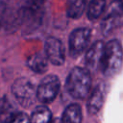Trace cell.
Instances as JSON below:
<instances>
[{"instance_id": "cell-3", "label": "cell", "mask_w": 123, "mask_h": 123, "mask_svg": "<svg viewBox=\"0 0 123 123\" xmlns=\"http://www.w3.org/2000/svg\"><path fill=\"white\" fill-rule=\"evenodd\" d=\"M45 0H26L19 9L17 20L28 30H34L40 24L44 13Z\"/></svg>"}, {"instance_id": "cell-20", "label": "cell", "mask_w": 123, "mask_h": 123, "mask_svg": "<svg viewBox=\"0 0 123 123\" xmlns=\"http://www.w3.org/2000/svg\"><path fill=\"white\" fill-rule=\"evenodd\" d=\"M0 27H1V22H0Z\"/></svg>"}, {"instance_id": "cell-19", "label": "cell", "mask_w": 123, "mask_h": 123, "mask_svg": "<svg viewBox=\"0 0 123 123\" xmlns=\"http://www.w3.org/2000/svg\"><path fill=\"white\" fill-rule=\"evenodd\" d=\"M52 123H62V120H61V118H56L52 121Z\"/></svg>"}, {"instance_id": "cell-17", "label": "cell", "mask_w": 123, "mask_h": 123, "mask_svg": "<svg viewBox=\"0 0 123 123\" xmlns=\"http://www.w3.org/2000/svg\"><path fill=\"white\" fill-rule=\"evenodd\" d=\"M10 123H30V117L25 112H18Z\"/></svg>"}, {"instance_id": "cell-4", "label": "cell", "mask_w": 123, "mask_h": 123, "mask_svg": "<svg viewBox=\"0 0 123 123\" xmlns=\"http://www.w3.org/2000/svg\"><path fill=\"white\" fill-rule=\"evenodd\" d=\"M11 91L17 103L25 109L31 108L37 100L35 85L25 77L17 78L12 83Z\"/></svg>"}, {"instance_id": "cell-1", "label": "cell", "mask_w": 123, "mask_h": 123, "mask_svg": "<svg viewBox=\"0 0 123 123\" xmlns=\"http://www.w3.org/2000/svg\"><path fill=\"white\" fill-rule=\"evenodd\" d=\"M65 87L71 97L86 98L91 88V77L88 70L83 67H74L66 78Z\"/></svg>"}, {"instance_id": "cell-11", "label": "cell", "mask_w": 123, "mask_h": 123, "mask_svg": "<svg viewBox=\"0 0 123 123\" xmlns=\"http://www.w3.org/2000/svg\"><path fill=\"white\" fill-rule=\"evenodd\" d=\"M18 112L16 106L7 95L0 98V123H10Z\"/></svg>"}, {"instance_id": "cell-8", "label": "cell", "mask_w": 123, "mask_h": 123, "mask_svg": "<svg viewBox=\"0 0 123 123\" xmlns=\"http://www.w3.org/2000/svg\"><path fill=\"white\" fill-rule=\"evenodd\" d=\"M44 52L47 60L54 65H62L64 62V48L60 39L54 37L46 38L44 43Z\"/></svg>"}, {"instance_id": "cell-16", "label": "cell", "mask_w": 123, "mask_h": 123, "mask_svg": "<svg viewBox=\"0 0 123 123\" xmlns=\"http://www.w3.org/2000/svg\"><path fill=\"white\" fill-rule=\"evenodd\" d=\"M106 0H91L87 9V17L90 20L97 19L105 11Z\"/></svg>"}, {"instance_id": "cell-5", "label": "cell", "mask_w": 123, "mask_h": 123, "mask_svg": "<svg viewBox=\"0 0 123 123\" xmlns=\"http://www.w3.org/2000/svg\"><path fill=\"white\" fill-rule=\"evenodd\" d=\"M123 25V1L113 0L108 7L106 15L103 18L101 30L103 36L107 37L115 29Z\"/></svg>"}, {"instance_id": "cell-12", "label": "cell", "mask_w": 123, "mask_h": 123, "mask_svg": "<svg viewBox=\"0 0 123 123\" xmlns=\"http://www.w3.org/2000/svg\"><path fill=\"white\" fill-rule=\"evenodd\" d=\"M27 66L37 74L45 73L48 69V60L42 53H35L27 60Z\"/></svg>"}, {"instance_id": "cell-2", "label": "cell", "mask_w": 123, "mask_h": 123, "mask_svg": "<svg viewBox=\"0 0 123 123\" xmlns=\"http://www.w3.org/2000/svg\"><path fill=\"white\" fill-rule=\"evenodd\" d=\"M123 63V50L117 39H111L105 44L103 59L100 69L104 76L112 77L116 75Z\"/></svg>"}, {"instance_id": "cell-18", "label": "cell", "mask_w": 123, "mask_h": 123, "mask_svg": "<svg viewBox=\"0 0 123 123\" xmlns=\"http://www.w3.org/2000/svg\"><path fill=\"white\" fill-rule=\"evenodd\" d=\"M4 12H5V3L3 1H0V17L2 16Z\"/></svg>"}, {"instance_id": "cell-6", "label": "cell", "mask_w": 123, "mask_h": 123, "mask_svg": "<svg viewBox=\"0 0 123 123\" xmlns=\"http://www.w3.org/2000/svg\"><path fill=\"white\" fill-rule=\"evenodd\" d=\"M60 87V79L56 75H47L37 87V99L42 104H49L58 95Z\"/></svg>"}, {"instance_id": "cell-21", "label": "cell", "mask_w": 123, "mask_h": 123, "mask_svg": "<svg viewBox=\"0 0 123 123\" xmlns=\"http://www.w3.org/2000/svg\"><path fill=\"white\" fill-rule=\"evenodd\" d=\"M122 1H123V0H122Z\"/></svg>"}, {"instance_id": "cell-14", "label": "cell", "mask_w": 123, "mask_h": 123, "mask_svg": "<svg viewBox=\"0 0 123 123\" xmlns=\"http://www.w3.org/2000/svg\"><path fill=\"white\" fill-rule=\"evenodd\" d=\"M52 113L44 105L36 107L30 117V123H52Z\"/></svg>"}, {"instance_id": "cell-15", "label": "cell", "mask_w": 123, "mask_h": 123, "mask_svg": "<svg viewBox=\"0 0 123 123\" xmlns=\"http://www.w3.org/2000/svg\"><path fill=\"white\" fill-rule=\"evenodd\" d=\"M86 0H67L66 13L70 18H79L86 8Z\"/></svg>"}, {"instance_id": "cell-7", "label": "cell", "mask_w": 123, "mask_h": 123, "mask_svg": "<svg viewBox=\"0 0 123 123\" xmlns=\"http://www.w3.org/2000/svg\"><path fill=\"white\" fill-rule=\"evenodd\" d=\"M91 37V32L88 28H78L72 31L68 38L70 55L75 57L80 55L87 46Z\"/></svg>"}, {"instance_id": "cell-9", "label": "cell", "mask_w": 123, "mask_h": 123, "mask_svg": "<svg viewBox=\"0 0 123 123\" xmlns=\"http://www.w3.org/2000/svg\"><path fill=\"white\" fill-rule=\"evenodd\" d=\"M105 49V43L101 40L95 41L87 50L85 56V64L87 70L96 71L100 69L103 54Z\"/></svg>"}, {"instance_id": "cell-10", "label": "cell", "mask_w": 123, "mask_h": 123, "mask_svg": "<svg viewBox=\"0 0 123 123\" xmlns=\"http://www.w3.org/2000/svg\"><path fill=\"white\" fill-rule=\"evenodd\" d=\"M105 101V89L102 85L96 86L91 91L87 100V111L89 114H95L102 108Z\"/></svg>"}, {"instance_id": "cell-13", "label": "cell", "mask_w": 123, "mask_h": 123, "mask_svg": "<svg viewBox=\"0 0 123 123\" xmlns=\"http://www.w3.org/2000/svg\"><path fill=\"white\" fill-rule=\"evenodd\" d=\"M62 123H81L82 122V109L77 103L70 104L64 110L62 116Z\"/></svg>"}]
</instances>
